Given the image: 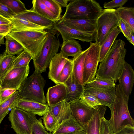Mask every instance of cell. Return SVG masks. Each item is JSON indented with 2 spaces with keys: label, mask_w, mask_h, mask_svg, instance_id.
<instances>
[{
  "label": "cell",
  "mask_w": 134,
  "mask_h": 134,
  "mask_svg": "<svg viewBox=\"0 0 134 134\" xmlns=\"http://www.w3.org/2000/svg\"><path fill=\"white\" fill-rule=\"evenodd\" d=\"M53 28L60 33L63 42L71 39H77L90 43L96 41V32L88 33L82 31L59 22L54 23Z\"/></svg>",
  "instance_id": "11"
},
{
  "label": "cell",
  "mask_w": 134,
  "mask_h": 134,
  "mask_svg": "<svg viewBox=\"0 0 134 134\" xmlns=\"http://www.w3.org/2000/svg\"><path fill=\"white\" fill-rule=\"evenodd\" d=\"M49 109L56 120L55 129L71 115L69 103L65 101L49 107Z\"/></svg>",
  "instance_id": "21"
},
{
  "label": "cell",
  "mask_w": 134,
  "mask_h": 134,
  "mask_svg": "<svg viewBox=\"0 0 134 134\" xmlns=\"http://www.w3.org/2000/svg\"><path fill=\"white\" fill-rule=\"evenodd\" d=\"M47 134H52V133L48 132H47Z\"/></svg>",
  "instance_id": "54"
},
{
  "label": "cell",
  "mask_w": 134,
  "mask_h": 134,
  "mask_svg": "<svg viewBox=\"0 0 134 134\" xmlns=\"http://www.w3.org/2000/svg\"><path fill=\"white\" fill-rule=\"evenodd\" d=\"M69 58L64 57L60 53H57L51 60L49 65L48 77L56 84L59 83L60 73Z\"/></svg>",
  "instance_id": "19"
},
{
  "label": "cell",
  "mask_w": 134,
  "mask_h": 134,
  "mask_svg": "<svg viewBox=\"0 0 134 134\" xmlns=\"http://www.w3.org/2000/svg\"><path fill=\"white\" fill-rule=\"evenodd\" d=\"M72 71V59L69 58L60 73L59 83H64L70 76Z\"/></svg>",
  "instance_id": "37"
},
{
  "label": "cell",
  "mask_w": 134,
  "mask_h": 134,
  "mask_svg": "<svg viewBox=\"0 0 134 134\" xmlns=\"http://www.w3.org/2000/svg\"><path fill=\"white\" fill-rule=\"evenodd\" d=\"M64 84L67 91L65 102L69 103L80 99L83 94L85 86L77 81L72 72Z\"/></svg>",
  "instance_id": "16"
},
{
  "label": "cell",
  "mask_w": 134,
  "mask_h": 134,
  "mask_svg": "<svg viewBox=\"0 0 134 134\" xmlns=\"http://www.w3.org/2000/svg\"><path fill=\"white\" fill-rule=\"evenodd\" d=\"M114 134H134V127L129 124L125 125L121 130Z\"/></svg>",
  "instance_id": "46"
},
{
  "label": "cell",
  "mask_w": 134,
  "mask_h": 134,
  "mask_svg": "<svg viewBox=\"0 0 134 134\" xmlns=\"http://www.w3.org/2000/svg\"><path fill=\"white\" fill-rule=\"evenodd\" d=\"M29 65L23 68H12L0 82V89L10 88L18 91L27 78Z\"/></svg>",
  "instance_id": "10"
},
{
  "label": "cell",
  "mask_w": 134,
  "mask_h": 134,
  "mask_svg": "<svg viewBox=\"0 0 134 134\" xmlns=\"http://www.w3.org/2000/svg\"><path fill=\"white\" fill-rule=\"evenodd\" d=\"M88 50V48L82 51L79 54L72 59L73 74L77 81L83 85V63Z\"/></svg>",
  "instance_id": "25"
},
{
  "label": "cell",
  "mask_w": 134,
  "mask_h": 134,
  "mask_svg": "<svg viewBox=\"0 0 134 134\" xmlns=\"http://www.w3.org/2000/svg\"><path fill=\"white\" fill-rule=\"evenodd\" d=\"M48 131L43 125L41 118L38 119L36 117L32 123V134H47Z\"/></svg>",
  "instance_id": "40"
},
{
  "label": "cell",
  "mask_w": 134,
  "mask_h": 134,
  "mask_svg": "<svg viewBox=\"0 0 134 134\" xmlns=\"http://www.w3.org/2000/svg\"><path fill=\"white\" fill-rule=\"evenodd\" d=\"M90 44L83 63V81L84 86L94 79L99 62L100 46L96 42Z\"/></svg>",
  "instance_id": "9"
},
{
  "label": "cell",
  "mask_w": 134,
  "mask_h": 134,
  "mask_svg": "<svg viewBox=\"0 0 134 134\" xmlns=\"http://www.w3.org/2000/svg\"><path fill=\"white\" fill-rule=\"evenodd\" d=\"M116 86L111 88L103 89L84 86V93L94 97L110 109L113 103L115 96Z\"/></svg>",
  "instance_id": "13"
},
{
  "label": "cell",
  "mask_w": 134,
  "mask_h": 134,
  "mask_svg": "<svg viewBox=\"0 0 134 134\" xmlns=\"http://www.w3.org/2000/svg\"><path fill=\"white\" fill-rule=\"evenodd\" d=\"M106 109V106L104 105L96 107L91 118L84 127L87 134H100L101 120Z\"/></svg>",
  "instance_id": "18"
},
{
  "label": "cell",
  "mask_w": 134,
  "mask_h": 134,
  "mask_svg": "<svg viewBox=\"0 0 134 134\" xmlns=\"http://www.w3.org/2000/svg\"><path fill=\"white\" fill-rule=\"evenodd\" d=\"M86 85L92 88L103 89H110L116 86L115 82L113 80H106L96 77L93 80Z\"/></svg>",
  "instance_id": "34"
},
{
  "label": "cell",
  "mask_w": 134,
  "mask_h": 134,
  "mask_svg": "<svg viewBox=\"0 0 134 134\" xmlns=\"http://www.w3.org/2000/svg\"><path fill=\"white\" fill-rule=\"evenodd\" d=\"M32 7L30 9L40 15L56 23L60 20L52 13L46 7L41 0H33L32 1Z\"/></svg>",
  "instance_id": "28"
},
{
  "label": "cell",
  "mask_w": 134,
  "mask_h": 134,
  "mask_svg": "<svg viewBox=\"0 0 134 134\" xmlns=\"http://www.w3.org/2000/svg\"><path fill=\"white\" fill-rule=\"evenodd\" d=\"M69 104L71 115L84 128L92 116L94 109L87 106L80 99Z\"/></svg>",
  "instance_id": "12"
},
{
  "label": "cell",
  "mask_w": 134,
  "mask_h": 134,
  "mask_svg": "<svg viewBox=\"0 0 134 134\" xmlns=\"http://www.w3.org/2000/svg\"><path fill=\"white\" fill-rule=\"evenodd\" d=\"M59 22L82 31L88 33L96 32L97 19H69L60 20Z\"/></svg>",
  "instance_id": "15"
},
{
  "label": "cell",
  "mask_w": 134,
  "mask_h": 134,
  "mask_svg": "<svg viewBox=\"0 0 134 134\" xmlns=\"http://www.w3.org/2000/svg\"><path fill=\"white\" fill-rule=\"evenodd\" d=\"M0 15L10 20L16 15L7 7L0 3Z\"/></svg>",
  "instance_id": "42"
},
{
  "label": "cell",
  "mask_w": 134,
  "mask_h": 134,
  "mask_svg": "<svg viewBox=\"0 0 134 134\" xmlns=\"http://www.w3.org/2000/svg\"><path fill=\"white\" fill-rule=\"evenodd\" d=\"M13 25L12 23L9 24L0 25V34L7 35L12 31Z\"/></svg>",
  "instance_id": "47"
},
{
  "label": "cell",
  "mask_w": 134,
  "mask_h": 134,
  "mask_svg": "<svg viewBox=\"0 0 134 134\" xmlns=\"http://www.w3.org/2000/svg\"><path fill=\"white\" fill-rule=\"evenodd\" d=\"M36 115L15 107L9 114L11 127L16 134H32V121Z\"/></svg>",
  "instance_id": "8"
},
{
  "label": "cell",
  "mask_w": 134,
  "mask_h": 134,
  "mask_svg": "<svg viewBox=\"0 0 134 134\" xmlns=\"http://www.w3.org/2000/svg\"><path fill=\"white\" fill-rule=\"evenodd\" d=\"M70 134H87L86 132L84 129L80 130Z\"/></svg>",
  "instance_id": "52"
},
{
  "label": "cell",
  "mask_w": 134,
  "mask_h": 134,
  "mask_svg": "<svg viewBox=\"0 0 134 134\" xmlns=\"http://www.w3.org/2000/svg\"><path fill=\"white\" fill-rule=\"evenodd\" d=\"M122 40H115L97 69L96 77L106 80H118L124 63L126 49Z\"/></svg>",
  "instance_id": "1"
},
{
  "label": "cell",
  "mask_w": 134,
  "mask_h": 134,
  "mask_svg": "<svg viewBox=\"0 0 134 134\" xmlns=\"http://www.w3.org/2000/svg\"><path fill=\"white\" fill-rule=\"evenodd\" d=\"M129 41L134 46V31H132L131 32Z\"/></svg>",
  "instance_id": "50"
},
{
  "label": "cell",
  "mask_w": 134,
  "mask_h": 134,
  "mask_svg": "<svg viewBox=\"0 0 134 134\" xmlns=\"http://www.w3.org/2000/svg\"><path fill=\"white\" fill-rule=\"evenodd\" d=\"M61 7H66L69 0H54Z\"/></svg>",
  "instance_id": "48"
},
{
  "label": "cell",
  "mask_w": 134,
  "mask_h": 134,
  "mask_svg": "<svg viewBox=\"0 0 134 134\" xmlns=\"http://www.w3.org/2000/svg\"><path fill=\"white\" fill-rule=\"evenodd\" d=\"M118 80L120 87L129 99L134 83V71L131 66L126 61Z\"/></svg>",
  "instance_id": "14"
},
{
  "label": "cell",
  "mask_w": 134,
  "mask_h": 134,
  "mask_svg": "<svg viewBox=\"0 0 134 134\" xmlns=\"http://www.w3.org/2000/svg\"><path fill=\"white\" fill-rule=\"evenodd\" d=\"M42 118L44 126L47 131L52 133L55 128L56 120L49 109L43 116Z\"/></svg>",
  "instance_id": "36"
},
{
  "label": "cell",
  "mask_w": 134,
  "mask_h": 134,
  "mask_svg": "<svg viewBox=\"0 0 134 134\" xmlns=\"http://www.w3.org/2000/svg\"><path fill=\"white\" fill-rule=\"evenodd\" d=\"M3 54H0V62L1 60V59L2 58V57L3 56Z\"/></svg>",
  "instance_id": "53"
},
{
  "label": "cell",
  "mask_w": 134,
  "mask_h": 134,
  "mask_svg": "<svg viewBox=\"0 0 134 134\" xmlns=\"http://www.w3.org/2000/svg\"><path fill=\"white\" fill-rule=\"evenodd\" d=\"M80 100L87 106L94 109L98 105H102L101 103L94 97L84 93Z\"/></svg>",
  "instance_id": "39"
},
{
  "label": "cell",
  "mask_w": 134,
  "mask_h": 134,
  "mask_svg": "<svg viewBox=\"0 0 134 134\" xmlns=\"http://www.w3.org/2000/svg\"><path fill=\"white\" fill-rule=\"evenodd\" d=\"M1 124V123H0V125Z\"/></svg>",
  "instance_id": "55"
},
{
  "label": "cell",
  "mask_w": 134,
  "mask_h": 134,
  "mask_svg": "<svg viewBox=\"0 0 134 134\" xmlns=\"http://www.w3.org/2000/svg\"><path fill=\"white\" fill-rule=\"evenodd\" d=\"M66 7L65 12L60 20L69 19H97L103 9L94 0H72Z\"/></svg>",
  "instance_id": "3"
},
{
  "label": "cell",
  "mask_w": 134,
  "mask_h": 134,
  "mask_svg": "<svg viewBox=\"0 0 134 134\" xmlns=\"http://www.w3.org/2000/svg\"><path fill=\"white\" fill-rule=\"evenodd\" d=\"M15 56L3 54L0 62V82L12 69Z\"/></svg>",
  "instance_id": "32"
},
{
  "label": "cell",
  "mask_w": 134,
  "mask_h": 134,
  "mask_svg": "<svg viewBox=\"0 0 134 134\" xmlns=\"http://www.w3.org/2000/svg\"><path fill=\"white\" fill-rule=\"evenodd\" d=\"M10 20L13 25L11 31H44L48 29L45 27L34 24L22 18L14 16Z\"/></svg>",
  "instance_id": "23"
},
{
  "label": "cell",
  "mask_w": 134,
  "mask_h": 134,
  "mask_svg": "<svg viewBox=\"0 0 134 134\" xmlns=\"http://www.w3.org/2000/svg\"><path fill=\"white\" fill-rule=\"evenodd\" d=\"M67 95L65 86L64 83H59L48 88L46 99L49 107L65 100Z\"/></svg>",
  "instance_id": "20"
},
{
  "label": "cell",
  "mask_w": 134,
  "mask_h": 134,
  "mask_svg": "<svg viewBox=\"0 0 134 134\" xmlns=\"http://www.w3.org/2000/svg\"><path fill=\"white\" fill-rule=\"evenodd\" d=\"M21 98L19 92L17 91L8 99L0 104V123Z\"/></svg>",
  "instance_id": "29"
},
{
  "label": "cell",
  "mask_w": 134,
  "mask_h": 134,
  "mask_svg": "<svg viewBox=\"0 0 134 134\" xmlns=\"http://www.w3.org/2000/svg\"><path fill=\"white\" fill-rule=\"evenodd\" d=\"M119 18L121 19L130 29L134 31V8L122 7L116 9Z\"/></svg>",
  "instance_id": "30"
},
{
  "label": "cell",
  "mask_w": 134,
  "mask_h": 134,
  "mask_svg": "<svg viewBox=\"0 0 134 134\" xmlns=\"http://www.w3.org/2000/svg\"><path fill=\"white\" fill-rule=\"evenodd\" d=\"M121 32L118 27L113 29L108 35L100 47L99 62H101L104 59L118 35Z\"/></svg>",
  "instance_id": "27"
},
{
  "label": "cell",
  "mask_w": 134,
  "mask_h": 134,
  "mask_svg": "<svg viewBox=\"0 0 134 134\" xmlns=\"http://www.w3.org/2000/svg\"><path fill=\"white\" fill-rule=\"evenodd\" d=\"M12 23L10 20L5 19L0 15V25L9 24Z\"/></svg>",
  "instance_id": "49"
},
{
  "label": "cell",
  "mask_w": 134,
  "mask_h": 134,
  "mask_svg": "<svg viewBox=\"0 0 134 134\" xmlns=\"http://www.w3.org/2000/svg\"><path fill=\"white\" fill-rule=\"evenodd\" d=\"M82 51L81 46L78 41L71 39L63 41L60 53L64 57L68 58L70 56L75 57Z\"/></svg>",
  "instance_id": "26"
},
{
  "label": "cell",
  "mask_w": 134,
  "mask_h": 134,
  "mask_svg": "<svg viewBox=\"0 0 134 134\" xmlns=\"http://www.w3.org/2000/svg\"><path fill=\"white\" fill-rule=\"evenodd\" d=\"M1 35V34H0V35Z\"/></svg>",
  "instance_id": "56"
},
{
  "label": "cell",
  "mask_w": 134,
  "mask_h": 134,
  "mask_svg": "<svg viewBox=\"0 0 134 134\" xmlns=\"http://www.w3.org/2000/svg\"><path fill=\"white\" fill-rule=\"evenodd\" d=\"M100 134H114L109 121L104 117L101 120Z\"/></svg>",
  "instance_id": "41"
},
{
  "label": "cell",
  "mask_w": 134,
  "mask_h": 134,
  "mask_svg": "<svg viewBox=\"0 0 134 134\" xmlns=\"http://www.w3.org/2000/svg\"><path fill=\"white\" fill-rule=\"evenodd\" d=\"M128 101L129 99L119 84H117L114 100L110 109L111 116L109 120L114 133L119 131L124 126L127 125L134 127V121L128 109Z\"/></svg>",
  "instance_id": "2"
},
{
  "label": "cell",
  "mask_w": 134,
  "mask_h": 134,
  "mask_svg": "<svg viewBox=\"0 0 134 134\" xmlns=\"http://www.w3.org/2000/svg\"><path fill=\"white\" fill-rule=\"evenodd\" d=\"M119 20L116 9H103L97 19L95 42L100 47L109 32L118 27Z\"/></svg>",
  "instance_id": "7"
},
{
  "label": "cell",
  "mask_w": 134,
  "mask_h": 134,
  "mask_svg": "<svg viewBox=\"0 0 134 134\" xmlns=\"http://www.w3.org/2000/svg\"><path fill=\"white\" fill-rule=\"evenodd\" d=\"M48 32L39 54L33 60L34 67L41 73L46 71L51 60L58 52L60 46L59 40L55 34Z\"/></svg>",
  "instance_id": "6"
},
{
  "label": "cell",
  "mask_w": 134,
  "mask_h": 134,
  "mask_svg": "<svg viewBox=\"0 0 134 134\" xmlns=\"http://www.w3.org/2000/svg\"><path fill=\"white\" fill-rule=\"evenodd\" d=\"M25 111L35 115L43 116L49 110L47 104L21 98L15 105Z\"/></svg>",
  "instance_id": "17"
},
{
  "label": "cell",
  "mask_w": 134,
  "mask_h": 134,
  "mask_svg": "<svg viewBox=\"0 0 134 134\" xmlns=\"http://www.w3.org/2000/svg\"><path fill=\"white\" fill-rule=\"evenodd\" d=\"M16 91L10 88L0 89V104L8 99Z\"/></svg>",
  "instance_id": "44"
},
{
  "label": "cell",
  "mask_w": 134,
  "mask_h": 134,
  "mask_svg": "<svg viewBox=\"0 0 134 134\" xmlns=\"http://www.w3.org/2000/svg\"><path fill=\"white\" fill-rule=\"evenodd\" d=\"M118 27L119 28L121 32L129 41L131 32L132 31H134L129 28L121 18H119Z\"/></svg>",
  "instance_id": "45"
},
{
  "label": "cell",
  "mask_w": 134,
  "mask_h": 134,
  "mask_svg": "<svg viewBox=\"0 0 134 134\" xmlns=\"http://www.w3.org/2000/svg\"><path fill=\"white\" fill-rule=\"evenodd\" d=\"M0 3L7 7L16 15L27 10L24 4L20 0H0Z\"/></svg>",
  "instance_id": "33"
},
{
  "label": "cell",
  "mask_w": 134,
  "mask_h": 134,
  "mask_svg": "<svg viewBox=\"0 0 134 134\" xmlns=\"http://www.w3.org/2000/svg\"><path fill=\"white\" fill-rule=\"evenodd\" d=\"M5 38L6 47L3 54L18 55L24 50L22 46L17 41L8 34Z\"/></svg>",
  "instance_id": "31"
},
{
  "label": "cell",
  "mask_w": 134,
  "mask_h": 134,
  "mask_svg": "<svg viewBox=\"0 0 134 134\" xmlns=\"http://www.w3.org/2000/svg\"><path fill=\"white\" fill-rule=\"evenodd\" d=\"M7 35H0V46H1V44H5L4 43V38Z\"/></svg>",
  "instance_id": "51"
},
{
  "label": "cell",
  "mask_w": 134,
  "mask_h": 134,
  "mask_svg": "<svg viewBox=\"0 0 134 134\" xmlns=\"http://www.w3.org/2000/svg\"><path fill=\"white\" fill-rule=\"evenodd\" d=\"M35 68L33 73L26 79L18 91L21 98L46 104L44 92L46 80L38 69Z\"/></svg>",
  "instance_id": "5"
},
{
  "label": "cell",
  "mask_w": 134,
  "mask_h": 134,
  "mask_svg": "<svg viewBox=\"0 0 134 134\" xmlns=\"http://www.w3.org/2000/svg\"><path fill=\"white\" fill-rule=\"evenodd\" d=\"M128 1L127 0H114L107 2H105L103 7L106 9H114L115 8H119L123 6Z\"/></svg>",
  "instance_id": "43"
},
{
  "label": "cell",
  "mask_w": 134,
  "mask_h": 134,
  "mask_svg": "<svg viewBox=\"0 0 134 134\" xmlns=\"http://www.w3.org/2000/svg\"><path fill=\"white\" fill-rule=\"evenodd\" d=\"M46 7L53 14L61 19L62 7L54 0H41Z\"/></svg>",
  "instance_id": "38"
},
{
  "label": "cell",
  "mask_w": 134,
  "mask_h": 134,
  "mask_svg": "<svg viewBox=\"0 0 134 134\" xmlns=\"http://www.w3.org/2000/svg\"><path fill=\"white\" fill-rule=\"evenodd\" d=\"M15 16L24 18L34 24L45 27L49 29L53 27L54 23L52 20L40 15L31 9L27 10L26 12L17 15Z\"/></svg>",
  "instance_id": "22"
},
{
  "label": "cell",
  "mask_w": 134,
  "mask_h": 134,
  "mask_svg": "<svg viewBox=\"0 0 134 134\" xmlns=\"http://www.w3.org/2000/svg\"><path fill=\"white\" fill-rule=\"evenodd\" d=\"M48 32L11 31L8 35L17 41L31 55L32 60L38 56Z\"/></svg>",
  "instance_id": "4"
},
{
  "label": "cell",
  "mask_w": 134,
  "mask_h": 134,
  "mask_svg": "<svg viewBox=\"0 0 134 134\" xmlns=\"http://www.w3.org/2000/svg\"><path fill=\"white\" fill-rule=\"evenodd\" d=\"M32 59V58L30 54L24 50L15 57L12 68L26 67L29 65V63Z\"/></svg>",
  "instance_id": "35"
},
{
  "label": "cell",
  "mask_w": 134,
  "mask_h": 134,
  "mask_svg": "<svg viewBox=\"0 0 134 134\" xmlns=\"http://www.w3.org/2000/svg\"><path fill=\"white\" fill-rule=\"evenodd\" d=\"M76 119L71 115L52 133V134H70L83 130Z\"/></svg>",
  "instance_id": "24"
}]
</instances>
